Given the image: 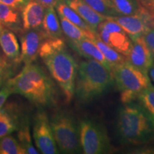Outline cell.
<instances>
[{"label": "cell", "instance_id": "cell-1", "mask_svg": "<svg viewBox=\"0 0 154 154\" xmlns=\"http://www.w3.org/2000/svg\"><path fill=\"white\" fill-rule=\"evenodd\" d=\"M38 55L51 76L61 88L67 103L74 96L78 64L61 38H47L42 42Z\"/></svg>", "mask_w": 154, "mask_h": 154}, {"label": "cell", "instance_id": "cell-2", "mask_svg": "<svg viewBox=\"0 0 154 154\" xmlns=\"http://www.w3.org/2000/svg\"><path fill=\"white\" fill-rule=\"evenodd\" d=\"M116 131L124 144L149 143L154 140V119L140 103H124L117 115Z\"/></svg>", "mask_w": 154, "mask_h": 154}, {"label": "cell", "instance_id": "cell-3", "mask_svg": "<svg viewBox=\"0 0 154 154\" xmlns=\"http://www.w3.org/2000/svg\"><path fill=\"white\" fill-rule=\"evenodd\" d=\"M113 83L110 71L99 61L87 59L79 65L74 95L79 103H90L109 91Z\"/></svg>", "mask_w": 154, "mask_h": 154}, {"label": "cell", "instance_id": "cell-4", "mask_svg": "<svg viewBox=\"0 0 154 154\" xmlns=\"http://www.w3.org/2000/svg\"><path fill=\"white\" fill-rule=\"evenodd\" d=\"M112 74L123 103L138 99L139 94L151 84L149 75L133 66L128 60L116 65Z\"/></svg>", "mask_w": 154, "mask_h": 154}, {"label": "cell", "instance_id": "cell-5", "mask_svg": "<svg viewBox=\"0 0 154 154\" xmlns=\"http://www.w3.org/2000/svg\"><path fill=\"white\" fill-rule=\"evenodd\" d=\"M50 123L58 149L61 153H82L79 124L72 114L65 111H56L51 116Z\"/></svg>", "mask_w": 154, "mask_h": 154}, {"label": "cell", "instance_id": "cell-6", "mask_svg": "<svg viewBox=\"0 0 154 154\" xmlns=\"http://www.w3.org/2000/svg\"><path fill=\"white\" fill-rule=\"evenodd\" d=\"M80 142L85 154H104L111 151V145L104 127L91 119L79 123Z\"/></svg>", "mask_w": 154, "mask_h": 154}, {"label": "cell", "instance_id": "cell-7", "mask_svg": "<svg viewBox=\"0 0 154 154\" xmlns=\"http://www.w3.org/2000/svg\"><path fill=\"white\" fill-rule=\"evenodd\" d=\"M96 35L104 43L127 58L132 40L116 21L108 17L98 26Z\"/></svg>", "mask_w": 154, "mask_h": 154}, {"label": "cell", "instance_id": "cell-8", "mask_svg": "<svg viewBox=\"0 0 154 154\" xmlns=\"http://www.w3.org/2000/svg\"><path fill=\"white\" fill-rule=\"evenodd\" d=\"M5 86L11 94H20L36 104L47 106L54 101V96L38 87L22 72L7 81Z\"/></svg>", "mask_w": 154, "mask_h": 154}, {"label": "cell", "instance_id": "cell-9", "mask_svg": "<svg viewBox=\"0 0 154 154\" xmlns=\"http://www.w3.org/2000/svg\"><path fill=\"white\" fill-rule=\"evenodd\" d=\"M33 137L36 149L43 154L59 153L50 120L45 111L36 113L34 119Z\"/></svg>", "mask_w": 154, "mask_h": 154}, {"label": "cell", "instance_id": "cell-10", "mask_svg": "<svg viewBox=\"0 0 154 154\" xmlns=\"http://www.w3.org/2000/svg\"><path fill=\"white\" fill-rule=\"evenodd\" d=\"M111 18L120 25L131 40L143 36L151 28L149 12L141 7L136 14L119 15Z\"/></svg>", "mask_w": 154, "mask_h": 154}, {"label": "cell", "instance_id": "cell-11", "mask_svg": "<svg viewBox=\"0 0 154 154\" xmlns=\"http://www.w3.org/2000/svg\"><path fill=\"white\" fill-rule=\"evenodd\" d=\"M127 60L144 74L149 75V71L153 63L154 59L143 36L132 40V45Z\"/></svg>", "mask_w": 154, "mask_h": 154}, {"label": "cell", "instance_id": "cell-12", "mask_svg": "<svg viewBox=\"0 0 154 154\" xmlns=\"http://www.w3.org/2000/svg\"><path fill=\"white\" fill-rule=\"evenodd\" d=\"M47 38L44 31L37 29L27 30L21 38V54L18 61L24 64L32 63L38 55L44 38Z\"/></svg>", "mask_w": 154, "mask_h": 154}, {"label": "cell", "instance_id": "cell-13", "mask_svg": "<svg viewBox=\"0 0 154 154\" xmlns=\"http://www.w3.org/2000/svg\"><path fill=\"white\" fill-rule=\"evenodd\" d=\"M69 44L71 47L73 48L81 56L86 59H94V60L99 61L108 70L112 73V66L106 59L104 56L96 46L94 40L90 39V38H84V39L78 40V41L70 40Z\"/></svg>", "mask_w": 154, "mask_h": 154}, {"label": "cell", "instance_id": "cell-14", "mask_svg": "<svg viewBox=\"0 0 154 154\" xmlns=\"http://www.w3.org/2000/svg\"><path fill=\"white\" fill-rule=\"evenodd\" d=\"M46 8L36 0H29L23 6L22 26L24 30L38 29L42 24Z\"/></svg>", "mask_w": 154, "mask_h": 154}, {"label": "cell", "instance_id": "cell-15", "mask_svg": "<svg viewBox=\"0 0 154 154\" xmlns=\"http://www.w3.org/2000/svg\"><path fill=\"white\" fill-rule=\"evenodd\" d=\"M66 4L82 17L95 34L99 25L108 17L94 10L84 0H66Z\"/></svg>", "mask_w": 154, "mask_h": 154}, {"label": "cell", "instance_id": "cell-16", "mask_svg": "<svg viewBox=\"0 0 154 154\" xmlns=\"http://www.w3.org/2000/svg\"><path fill=\"white\" fill-rule=\"evenodd\" d=\"M22 72L38 87L55 97V88L52 81L39 66L33 62L28 63L25 64Z\"/></svg>", "mask_w": 154, "mask_h": 154}, {"label": "cell", "instance_id": "cell-17", "mask_svg": "<svg viewBox=\"0 0 154 154\" xmlns=\"http://www.w3.org/2000/svg\"><path fill=\"white\" fill-rule=\"evenodd\" d=\"M42 27L47 38H61L63 31L54 7L46 8L42 22Z\"/></svg>", "mask_w": 154, "mask_h": 154}, {"label": "cell", "instance_id": "cell-18", "mask_svg": "<svg viewBox=\"0 0 154 154\" xmlns=\"http://www.w3.org/2000/svg\"><path fill=\"white\" fill-rule=\"evenodd\" d=\"M59 16V22L62 29L63 33L72 41H78L84 38H90L94 40L96 37V34L93 32L86 31L73 24L70 21L62 16Z\"/></svg>", "mask_w": 154, "mask_h": 154}, {"label": "cell", "instance_id": "cell-19", "mask_svg": "<svg viewBox=\"0 0 154 154\" xmlns=\"http://www.w3.org/2000/svg\"><path fill=\"white\" fill-rule=\"evenodd\" d=\"M0 47L4 54L10 59H18L19 57V44L13 32L4 29L0 34Z\"/></svg>", "mask_w": 154, "mask_h": 154}, {"label": "cell", "instance_id": "cell-20", "mask_svg": "<svg viewBox=\"0 0 154 154\" xmlns=\"http://www.w3.org/2000/svg\"><path fill=\"white\" fill-rule=\"evenodd\" d=\"M56 7H57V10L59 15L65 17L69 21H70L71 22H72L73 24H76V26H79L80 28L83 29L93 32L91 27L86 24V22H84L82 17L77 14L74 9L71 8L66 3L60 2Z\"/></svg>", "mask_w": 154, "mask_h": 154}, {"label": "cell", "instance_id": "cell-21", "mask_svg": "<svg viewBox=\"0 0 154 154\" xmlns=\"http://www.w3.org/2000/svg\"><path fill=\"white\" fill-rule=\"evenodd\" d=\"M94 41L98 48L100 49V51H101V53L103 54V55L104 56L106 59L109 61V63L112 66L113 68L116 65L127 60V58L125 56L122 55L121 54L118 52L116 50L113 49L110 46L104 43L98 37L97 35H96V37Z\"/></svg>", "mask_w": 154, "mask_h": 154}, {"label": "cell", "instance_id": "cell-22", "mask_svg": "<svg viewBox=\"0 0 154 154\" xmlns=\"http://www.w3.org/2000/svg\"><path fill=\"white\" fill-rule=\"evenodd\" d=\"M19 142L11 135L0 138V154H26Z\"/></svg>", "mask_w": 154, "mask_h": 154}, {"label": "cell", "instance_id": "cell-23", "mask_svg": "<svg viewBox=\"0 0 154 154\" xmlns=\"http://www.w3.org/2000/svg\"><path fill=\"white\" fill-rule=\"evenodd\" d=\"M19 128L18 123L14 117L8 111L2 109L0 111V138L11 134Z\"/></svg>", "mask_w": 154, "mask_h": 154}, {"label": "cell", "instance_id": "cell-24", "mask_svg": "<svg viewBox=\"0 0 154 154\" xmlns=\"http://www.w3.org/2000/svg\"><path fill=\"white\" fill-rule=\"evenodd\" d=\"M18 130V134H17L18 141L25 149L26 153L28 154H38L39 153L37 149L34 147L32 142L29 127L28 125H23V126L22 125Z\"/></svg>", "mask_w": 154, "mask_h": 154}, {"label": "cell", "instance_id": "cell-25", "mask_svg": "<svg viewBox=\"0 0 154 154\" xmlns=\"http://www.w3.org/2000/svg\"><path fill=\"white\" fill-rule=\"evenodd\" d=\"M91 8L106 17L119 16L110 0H84Z\"/></svg>", "mask_w": 154, "mask_h": 154}, {"label": "cell", "instance_id": "cell-26", "mask_svg": "<svg viewBox=\"0 0 154 154\" xmlns=\"http://www.w3.org/2000/svg\"><path fill=\"white\" fill-rule=\"evenodd\" d=\"M119 15L136 14L140 6L136 0H110Z\"/></svg>", "mask_w": 154, "mask_h": 154}, {"label": "cell", "instance_id": "cell-27", "mask_svg": "<svg viewBox=\"0 0 154 154\" xmlns=\"http://www.w3.org/2000/svg\"><path fill=\"white\" fill-rule=\"evenodd\" d=\"M138 99L154 119V86L149 85L139 94Z\"/></svg>", "mask_w": 154, "mask_h": 154}, {"label": "cell", "instance_id": "cell-28", "mask_svg": "<svg viewBox=\"0 0 154 154\" xmlns=\"http://www.w3.org/2000/svg\"><path fill=\"white\" fill-rule=\"evenodd\" d=\"M15 8L0 2V22L3 24L14 25L19 22L18 13Z\"/></svg>", "mask_w": 154, "mask_h": 154}, {"label": "cell", "instance_id": "cell-29", "mask_svg": "<svg viewBox=\"0 0 154 154\" xmlns=\"http://www.w3.org/2000/svg\"><path fill=\"white\" fill-rule=\"evenodd\" d=\"M148 47L154 55V29L150 28L143 35Z\"/></svg>", "mask_w": 154, "mask_h": 154}, {"label": "cell", "instance_id": "cell-30", "mask_svg": "<svg viewBox=\"0 0 154 154\" xmlns=\"http://www.w3.org/2000/svg\"><path fill=\"white\" fill-rule=\"evenodd\" d=\"M140 7H143L149 12L154 10V0H136Z\"/></svg>", "mask_w": 154, "mask_h": 154}, {"label": "cell", "instance_id": "cell-31", "mask_svg": "<svg viewBox=\"0 0 154 154\" xmlns=\"http://www.w3.org/2000/svg\"><path fill=\"white\" fill-rule=\"evenodd\" d=\"M29 0H0V2L5 4L13 8H17V7L24 6Z\"/></svg>", "mask_w": 154, "mask_h": 154}, {"label": "cell", "instance_id": "cell-32", "mask_svg": "<svg viewBox=\"0 0 154 154\" xmlns=\"http://www.w3.org/2000/svg\"><path fill=\"white\" fill-rule=\"evenodd\" d=\"M11 94L10 91L7 86H5L0 91V111L3 109V106L5 103L9 95Z\"/></svg>", "mask_w": 154, "mask_h": 154}, {"label": "cell", "instance_id": "cell-33", "mask_svg": "<svg viewBox=\"0 0 154 154\" xmlns=\"http://www.w3.org/2000/svg\"><path fill=\"white\" fill-rule=\"evenodd\" d=\"M36 2L42 4L45 8L51 7H57V5L61 2V0H36Z\"/></svg>", "mask_w": 154, "mask_h": 154}, {"label": "cell", "instance_id": "cell-34", "mask_svg": "<svg viewBox=\"0 0 154 154\" xmlns=\"http://www.w3.org/2000/svg\"><path fill=\"white\" fill-rule=\"evenodd\" d=\"M149 78L154 82V63L151 65V68L149 69Z\"/></svg>", "mask_w": 154, "mask_h": 154}, {"label": "cell", "instance_id": "cell-35", "mask_svg": "<svg viewBox=\"0 0 154 154\" xmlns=\"http://www.w3.org/2000/svg\"><path fill=\"white\" fill-rule=\"evenodd\" d=\"M150 14V27L154 29V10L149 12Z\"/></svg>", "mask_w": 154, "mask_h": 154}, {"label": "cell", "instance_id": "cell-36", "mask_svg": "<svg viewBox=\"0 0 154 154\" xmlns=\"http://www.w3.org/2000/svg\"><path fill=\"white\" fill-rule=\"evenodd\" d=\"M5 66H6V62L3 60L2 59L1 57H0V67H3Z\"/></svg>", "mask_w": 154, "mask_h": 154}, {"label": "cell", "instance_id": "cell-37", "mask_svg": "<svg viewBox=\"0 0 154 154\" xmlns=\"http://www.w3.org/2000/svg\"><path fill=\"white\" fill-rule=\"evenodd\" d=\"M5 66H3V67H0V79H1L2 76L3 75V72H4V69H5Z\"/></svg>", "mask_w": 154, "mask_h": 154}, {"label": "cell", "instance_id": "cell-38", "mask_svg": "<svg viewBox=\"0 0 154 154\" xmlns=\"http://www.w3.org/2000/svg\"><path fill=\"white\" fill-rule=\"evenodd\" d=\"M5 29V28H4V26H3V24L0 22V34L2 33V32H3V30Z\"/></svg>", "mask_w": 154, "mask_h": 154}, {"label": "cell", "instance_id": "cell-39", "mask_svg": "<svg viewBox=\"0 0 154 154\" xmlns=\"http://www.w3.org/2000/svg\"><path fill=\"white\" fill-rule=\"evenodd\" d=\"M153 59H154V57H153Z\"/></svg>", "mask_w": 154, "mask_h": 154}]
</instances>
